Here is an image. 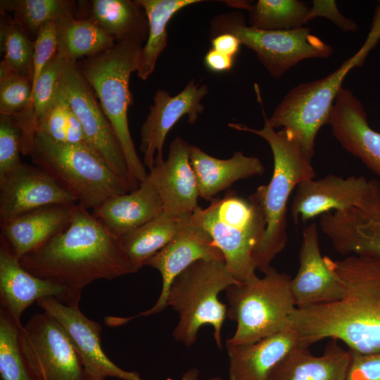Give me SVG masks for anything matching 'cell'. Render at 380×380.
<instances>
[{
  "instance_id": "1",
  "label": "cell",
  "mask_w": 380,
  "mask_h": 380,
  "mask_svg": "<svg viewBox=\"0 0 380 380\" xmlns=\"http://www.w3.org/2000/svg\"><path fill=\"white\" fill-rule=\"evenodd\" d=\"M343 287L338 300L296 308L289 319L298 346L310 348L324 338L344 343L360 354L380 351V257L350 255L341 260L324 256Z\"/></svg>"
},
{
  "instance_id": "2",
  "label": "cell",
  "mask_w": 380,
  "mask_h": 380,
  "mask_svg": "<svg viewBox=\"0 0 380 380\" xmlns=\"http://www.w3.org/2000/svg\"><path fill=\"white\" fill-rule=\"evenodd\" d=\"M19 261L31 274L63 286L78 301L90 283L139 270L120 237L78 203L65 229Z\"/></svg>"
},
{
  "instance_id": "3",
  "label": "cell",
  "mask_w": 380,
  "mask_h": 380,
  "mask_svg": "<svg viewBox=\"0 0 380 380\" xmlns=\"http://www.w3.org/2000/svg\"><path fill=\"white\" fill-rule=\"evenodd\" d=\"M261 106L264 125L260 129L240 123H229L234 129L256 134L269 144L273 156V172L268 184L257 189L260 194L266 220L264 236L254 252L256 270L266 273L274 258L287 242V203L297 186L315 177L311 160L303 153L298 142L285 129L279 131L270 125L266 116L258 88L255 89Z\"/></svg>"
},
{
  "instance_id": "4",
  "label": "cell",
  "mask_w": 380,
  "mask_h": 380,
  "mask_svg": "<svg viewBox=\"0 0 380 380\" xmlns=\"http://www.w3.org/2000/svg\"><path fill=\"white\" fill-rule=\"evenodd\" d=\"M190 222L210 234L236 280L246 281L257 276L253 254L266 229L258 189L248 198L233 191H227L222 198H214L205 208L198 207Z\"/></svg>"
},
{
  "instance_id": "5",
  "label": "cell",
  "mask_w": 380,
  "mask_h": 380,
  "mask_svg": "<svg viewBox=\"0 0 380 380\" xmlns=\"http://www.w3.org/2000/svg\"><path fill=\"white\" fill-rule=\"evenodd\" d=\"M380 39V4L362 46L336 70L317 80L293 87L275 107L268 121L275 129H285L311 160L319 130L328 124L335 99L348 72L361 65Z\"/></svg>"
},
{
  "instance_id": "6",
  "label": "cell",
  "mask_w": 380,
  "mask_h": 380,
  "mask_svg": "<svg viewBox=\"0 0 380 380\" xmlns=\"http://www.w3.org/2000/svg\"><path fill=\"white\" fill-rule=\"evenodd\" d=\"M141 45L134 42H116L99 54L76 61L112 126L132 177L139 184L147 179L148 173L136 152L127 113L133 104L129 79L137 71Z\"/></svg>"
},
{
  "instance_id": "7",
  "label": "cell",
  "mask_w": 380,
  "mask_h": 380,
  "mask_svg": "<svg viewBox=\"0 0 380 380\" xmlns=\"http://www.w3.org/2000/svg\"><path fill=\"white\" fill-rule=\"evenodd\" d=\"M30 156L35 166L88 210H93L110 198L132 191L87 145L60 143L37 130Z\"/></svg>"
},
{
  "instance_id": "8",
  "label": "cell",
  "mask_w": 380,
  "mask_h": 380,
  "mask_svg": "<svg viewBox=\"0 0 380 380\" xmlns=\"http://www.w3.org/2000/svg\"><path fill=\"white\" fill-rule=\"evenodd\" d=\"M219 260H200L182 271L169 288L166 306L179 314V322L172 337L190 347L197 340L199 329L209 325L213 337L222 348V328L227 317V305L219 295L230 286L239 283Z\"/></svg>"
},
{
  "instance_id": "9",
  "label": "cell",
  "mask_w": 380,
  "mask_h": 380,
  "mask_svg": "<svg viewBox=\"0 0 380 380\" xmlns=\"http://www.w3.org/2000/svg\"><path fill=\"white\" fill-rule=\"evenodd\" d=\"M262 278L230 286L226 290L227 317L236 323L227 341L247 344L277 334L289 327L296 309L291 291V277L272 267Z\"/></svg>"
},
{
  "instance_id": "10",
  "label": "cell",
  "mask_w": 380,
  "mask_h": 380,
  "mask_svg": "<svg viewBox=\"0 0 380 380\" xmlns=\"http://www.w3.org/2000/svg\"><path fill=\"white\" fill-rule=\"evenodd\" d=\"M235 35L241 44L253 51L261 64L274 78L282 77L301 61L329 58L332 47L311 32L308 27L287 30H265L247 25L242 13L232 11L215 16L210 35Z\"/></svg>"
},
{
  "instance_id": "11",
  "label": "cell",
  "mask_w": 380,
  "mask_h": 380,
  "mask_svg": "<svg viewBox=\"0 0 380 380\" xmlns=\"http://www.w3.org/2000/svg\"><path fill=\"white\" fill-rule=\"evenodd\" d=\"M20 343L39 380H89L68 333L49 313L34 314L22 324Z\"/></svg>"
},
{
  "instance_id": "12",
  "label": "cell",
  "mask_w": 380,
  "mask_h": 380,
  "mask_svg": "<svg viewBox=\"0 0 380 380\" xmlns=\"http://www.w3.org/2000/svg\"><path fill=\"white\" fill-rule=\"evenodd\" d=\"M84 134L88 145L134 191L139 184L132 177L122 148L89 84L76 61H68L60 83Z\"/></svg>"
},
{
  "instance_id": "13",
  "label": "cell",
  "mask_w": 380,
  "mask_h": 380,
  "mask_svg": "<svg viewBox=\"0 0 380 380\" xmlns=\"http://www.w3.org/2000/svg\"><path fill=\"white\" fill-rule=\"evenodd\" d=\"M319 225L337 253L380 257V182L370 179L359 205L324 214Z\"/></svg>"
},
{
  "instance_id": "14",
  "label": "cell",
  "mask_w": 380,
  "mask_h": 380,
  "mask_svg": "<svg viewBox=\"0 0 380 380\" xmlns=\"http://www.w3.org/2000/svg\"><path fill=\"white\" fill-rule=\"evenodd\" d=\"M205 84L191 80L184 88L175 96L158 89L153 103L141 127L140 151L143 163L151 170L156 163L163 160V149L167 134L184 116L189 124H194L204 110L203 99L208 94Z\"/></svg>"
},
{
  "instance_id": "15",
  "label": "cell",
  "mask_w": 380,
  "mask_h": 380,
  "mask_svg": "<svg viewBox=\"0 0 380 380\" xmlns=\"http://www.w3.org/2000/svg\"><path fill=\"white\" fill-rule=\"evenodd\" d=\"M190 217L184 218L173 238L144 265L156 269L162 277L159 297L150 309L132 316L156 315L163 311L170 284L174 279L194 262L200 260H224V258L210 234L201 227L190 222ZM225 262V261H224Z\"/></svg>"
},
{
  "instance_id": "16",
  "label": "cell",
  "mask_w": 380,
  "mask_h": 380,
  "mask_svg": "<svg viewBox=\"0 0 380 380\" xmlns=\"http://www.w3.org/2000/svg\"><path fill=\"white\" fill-rule=\"evenodd\" d=\"M73 203L76 199L37 166L22 163L0 177L1 224L42 207Z\"/></svg>"
},
{
  "instance_id": "17",
  "label": "cell",
  "mask_w": 380,
  "mask_h": 380,
  "mask_svg": "<svg viewBox=\"0 0 380 380\" xmlns=\"http://www.w3.org/2000/svg\"><path fill=\"white\" fill-rule=\"evenodd\" d=\"M36 303L65 329L89 377L146 380L137 372L121 369L107 357L101 345V324L86 317L79 307L69 306L53 297L41 298Z\"/></svg>"
},
{
  "instance_id": "18",
  "label": "cell",
  "mask_w": 380,
  "mask_h": 380,
  "mask_svg": "<svg viewBox=\"0 0 380 380\" xmlns=\"http://www.w3.org/2000/svg\"><path fill=\"white\" fill-rule=\"evenodd\" d=\"M190 145L176 137L167 159L156 163L147 177L160 198L163 213L177 217H189L199 207L198 185L189 159Z\"/></svg>"
},
{
  "instance_id": "19",
  "label": "cell",
  "mask_w": 380,
  "mask_h": 380,
  "mask_svg": "<svg viewBox=\"0 0 380 380\" xmlns=\"http://www.w3.org/2000/svg\"><path fill=\"white\" fill-rule=\"evenodd\" d=\"M370 179L363 176L343 177L328 175L310 179L296 188L291 206L295 224L303 222L330 211H339L359 205L367 196Z\"/></svg>"
},
{
  "instance_id": "20",
  "label": "cell",
  "mask_w": 380,
  "mask_h": 380,
  "mask_svg": "<svg viewBox=\"0 0 380 380\" xmlns=\"http://www.w3.org/2000/svg\"><path fill=\"white\" fill-rule=\"evenodd\" d=\"M298 258V270L291 280L296 308L328 303L342 298L343 287L321 254L315 223L303 230Z\"/></svg>"
},
{
  "instance_id": "21",
  "label": "cell",
  "mask_w": 380,
  "mask_h": 380,
  "mask_svg": "<svg viewBox=\"0 0 380 380\" xmlns=\"http://www.w3.org/2000/svg\"><path fill=\"white\" fill-rule=\"evenodd\" d=\"M328 124L342 148L380 178V133L371 128L362 103L350 89L338 92Z\"/></svg>"
},
{
  "instance_id": "22",
  "label": "cell",
  "mask_w": 380,
  "mask_h": 380,
  "mask_svg": "<svg viewBox=\"0 0 380 380\" xmlns=\"http://www.w3.org/2000/svg\"><path fill=\"white\" fill-rule=\"evenodd\" d=\"M53 297L72 307L79 301L63 286L27 271L6 247L0 245L1 309L20 322L23 312L34 302Z\"/></svg>"
},
{
  "instance_id": "23",
  "label": "cell",
  "mask_w": 380,
  "mask_h": 380,
  "mask_svg": "<svg viewBox=\"0 0 380 380\" xmlns=\"http://www.w3.org/2000/svg\"><path fill=\"white\" fill-rule=\"evenodd\" d=\"M76 204L42 207L1 224L0 245L20 260L65 229Z\"/></svg>"
},
{
  "instance_id": "24",
  "label": "cell",
  "mask_w": 380,
  "mask_h": 380,
  "mask_svg": "<svg viewBox=\"0 0 380 380\" xmlns=\"http://www.w3.org/2000/svg\"><path fill=\"white\" fill-rule=\"evenodd\" d=\"M298 345L290 327L252 343L234 344L227 341L228 380H267L272 369Z\"/></svg>"
},
{
  "instance_id": "25",
  "label": "cell",
  "mask_w": 380,
  "mask_h": 380,
  "mask_svg": "<svg viewBox=\"0 0 380 380\" xmlns=\"http://www.w3.org/2000/svg\"><path fill=\"white\" fill-rule=\"evenodd\" d=\"M350 351L331 338L321 355L296 346L270 372L267 380H346Z\"/></svg>"
},
{
  "instance_id": "26",
  "label": "cell",
  "mask_w": 380,
  "mask_h": 380,
  "mask_svg": "<svg viewBox=\"0 0 380 380\" xmlns=\"http://www.w3.org/2000/svg\"><path fill=\"white\" fill-rule=\"evenodd\" d=\"M190 163L194 170L199 197L212 201L220 191L240 179L262 175L265 167L255 156L236 151L228 159L216 158L200 148L190 145Z\"/></svg>"
},
{
  "instance_id": "27",
  "label": "cell",
  "mask_w": 380,
  "mask_h": 380,
  "mask_svg": "<svg viewBox=\"0 0 380 380\" xmlns=\"http://www.w3.org/2000/svg\"><path fill=\"white\" fill-rule=\"evenodd\" d=\"M163 213L160 198L147 180L138 189L109 198L93 215L113 234L120 237Z\"/></svg>"
},
{
  "instance_id": "28",
  "label": "cell",
  "mask_w": 380,
  "mask_h": 380,
  "mask_svg": "<svg viewBox=\"0 0 380 380\" xmlns=\"http://www.w3.org/2000/svg\"><path fill=\"white\" fill-rule=\"evenodd\" d=\"M89 19L116 42L143 44L148 34L145 11L137 0H91L87 2Z\"/></svg>"
},
{
  "instance_id": "29",
  "label": "cell",
  "mask_w": 380,
  "mask_h": 380,
  "mask_svg": "<svg viewBox=\"0 0 380 380\" xmlns=\"http://www.w3.org/2000/svg\"><path fill=\"white\" fill-rule=\"evenodd\" d=\"M145 11L148 22V34L142 46L137 76L146 80L154 71L156 62L167 44V25L182 8L202 2L201 0H137Z\"/></svg>"
},
{
  "instance_id": "30",
  "label": "cell",
  "mask_w": 380,
  "mask_h": 380,
  "mask_svg": "<svg viewBox=\"0 0 380 380\" xmlns=\"http://www.w3.org/2000/svg\"><path fill=\"white\" fill-rule=\"evenodd\" d=\"M56 23L57 51L68 61L96 56L115 44L113 37L89 19L68 15Z\"/></svg>"
},
{
  "instance_id": "31",
  "label": "cell",
  "mask_w": 380,
  "mask_h": 380,
  "mask_svg": "<svg viewBox=\"0 0 380 380\" xmlns=\"http://www.w3.org/2000/svg\"><path fill=\"white\" fill-rule=\"evenodd\" d=\"M165 213L120 236L121 245L139 270L176 234L182 220Z\"/></svg>"
},
{
  "instance_id": "32",
  "label": "cell",
  "mask_w": 380,
  "mask_h": 380,
  "mask_svg": "<svg viewBox=\"0 0 380 380\" xmlns=\"http://www.w3.org/2000/svg\"><path fill=\"white\" fill-rule=\"evenodd\" d=\"M76 2L70 0H1V11L13 12L14 19L31 37L49 22H56L68 16L75 15Z\"/></svg>"
},
{
  "instance_id": "33",
  "label": "cell",
  "mask_w": 380,
  "mask_h": 380,
  "mask_svg": "<svg viewBox=\"0 0 380 380\" xmlns=\"http://www.w3.org/2000/svg\"><path fill=\"white\" fill-rule=\"evenodd\" d=\"M309 9L299 0H258L248 9V23L251 27L259 30L296 29L309 21Z\"/></svg>"
},
{
  "instance_id": "34",
  "label": "cell",
  "mask_w": 380,
  "mask_h": 380,
  "mask_svg": "<svg viewBox=\"0 0 380 380\" xmlns=\"http://www.w3.org/2000/svg\"><path fill=\"white\" fill-rule=\"evenodd\" d=\"M22 324L0 309V380H39L21 349Z\"/></svg>"
},
{
  "instance_id": "35",
  "label": "cell",
  "mask_w": 380,
  "mask_h": 380,
  "mask_svg": "<svg viewBox=\"0 0 380 380\" xmlns=\"http://www.w3.org/2000/svg\"><path fill=\"white\" fill-rule=\"evenodd\" d=\"M37 130L60 143L89 146L82 127L60 86L55 100L38 120Z\"/></svg>"
},
{
  "instance_id": "36",
  "label": "cell",
  "mask_w": 380,
  "mask_h": 380,
  "mask_svg": "<svg viewBox=\"0 0 380 380\" xmlns=\"http://www.w3.org/2000/svg\"><path fill=\"white\" fill-rule=\"evenodd\" d=\"M0 39L3 61L15 72L32 80L34 41L14 18L1 11Z\"/></svg>"
},
{
  "instance_id": "37",
  "label": "cell",
  "mask_w": 380,
  "mask_h": 380,
  "mask_svg": "<svg viewBox=\"0 0 380 380\" xmlns=\"http://www.w3.org/2000/svg\"><path fill=\"white\" fill-rule=\"evenodd\" d=\"M68 60L58 51L46 64L32 86V105L37 122L52 104L59 89Z\"/></svg>"
},
{
  "instance_id": "38",
  "label": "cell",
  "mask_w": 380,
  "mask_h": 380,
  "mask_svg": "<svg viewBox=\"0 0 380 380\" xmlns=\"http://www.w3.org/2000/svg\"><path fill=\"white\" fill-rule=\"evenodd\" d=\"M21 131L11 116L0 115V177L21 162Z\"/></svg>"
},
{
  "instance_id": "39",
  "label": "cell",
  "mask_w": 380,
  "mask_h": 380,
  "mask_svg": "<svg viewBox=\"0 0 380 380\" xmlns=\"http://www.w3.org/2000/svg\"><path fill=\"white\" fill-rule=\"evenodd\" d=\"M57 49L56 23L49 22L40 29L34 41L32 86Z\"/></svg>"
},
{
  "instance_id": "40",
  "label": "cell",
  "mask_w": 380,
  "mask_h": 380,
  "mask_svg": "<svg viewBox=\"0 0 380 380\" xmlns=\"http://www.w3.org/2000/svg\"><path fill=\"white\" fill-rule=\"evenodd\" d=\"M350 353L346 380H380V351L371 354L352 351Z\"/></svg>"
},
{
  "instance_id": "41",
  "label": "cell",
  "mask_w": 380,
  "mask_h": 380,
  "mask_svg": "<svg viewBox=\"0 0 380 380\" xmlns=\"http://www.w3.org/2000/svg\"><path fill=\"white\" fill-rule=\"evenodd\" d=\"M317 17H324L334 22L345 32H354L357 24L346 17L338 11L335 1L315 0L309 9L308 20Z\"/></svg>"
},
{
  "instance_id": "42",
  "label": "cell",
  "mask_w": 380,
  "mask_h": 380,
  "mask_svg": "<svg viewBox=\"0 0 380 380\" xmlns=\"http://www.w3.org/2000/svg\"><path fill=\"white\" fill-rule=\"evenodd\" d=\"M213 49L232 57L239 52L241 43L234 34L223 33L211 38Z\"/></svg>"
},
{
  "instance_id": "43",
  "label": "cell",
  "mask_w": 380,
  "mask_h": 380,
  "mask_svg": "<svg viewBox=\"0 0 380 380\" xmlns=\"http://www.w3.org/2000/svg\"><path fill=\"white\" fill-rule=\"evenodd\" d=\"M204 62L211 71L220 72L232 69L234 58L211 48L206 53Z\"/></svg>"
},
{
  "instance_id": "44",
  "label": "cell",
  "mask_w": 380,
  "mask_h": 380,
  "mask_svg": "<svg viewBox=\"0 0 380 380\" xmlns=\"http://www.w3.org/2000/svg\"><path fill=\"white\" fill-rule=\"evenodd\" d=\"M208 380H225V379H224L223 378L220 376H212L209 378Z\"/></svg>"
},
{
  "instance_id": "45",
  "label": "cell",
  "mask_w": 380,
  "mask_h": 380,
  "mask_svg": "<svg viewBox=\"0 0 380 380\" xmlns=\"http://www.w3.org/2000/svg\"><path fill=\"white\" fill-rule=\"evenodd\" d=\"M89 380H106V379L89 377Z\"/></svg>"
}]
</instances>
